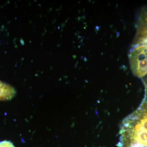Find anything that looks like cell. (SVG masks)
I'll use <instances>...</instances> for the list:
<instances>
[{
  "instance_id": "cell-3",
  "label": "cell",
  "mask_w": 147,
  "mask_h": 147,
  "mask_svg": "<svg viewBox=\"0 0 147 147\" xmlns=\"http://www.w3.org/2000/svg\"><path fill=\"white\" fill-rule=\"evenodd\" d=\"M15 94L16 91L13 87L0 81V100H10Z\"/></svg>"
},
{
  "instance_id": "cell-2",
  "label": "cell",
  "mask_w": 147,
  "mask_h": 147,
  "mask_svg": "<svg viewBox=\"0 0 147 147\" xmlns=\"http://www.w3.org/2000/svg\"><path fill=\"white\" fill-rule=\"evenodd\" d=\"M130 67L134 75L143 78L147 74V44L133 45L129 54Z\"/></svg>"
},
{
  "instance_id": "cell-4",
  "label": "cell",
  "mask_w": 147,
  "mask_h": 147,
  "mask_svg": "<svg viewBox=\"0 0 147 147\" xmlns=\"http://www.w3.org/2000/svg\"><path fill=\"white\" fill-rule=\"evenodd\" d=\"M137 28L142 31L147 32V8L142 10L138 21Z\"/></svg>"
},
{
  "instance_id": "cell-5",
  "label": "cell",
  "mask_w": 147,
  "mask_h": 147,
  "mask_svg": "<svg viewBox=\"0 0 147 147\" xmlns=\"http://www.w3.org/2000/svg\"><path fill=\"white\" fill-rule=\"evenodd\" d=\"M0 147H15L13 144L9 141H4L0 142Z\"/></svg>"
},
{
  "instance_id": "cell-1",
  "label": "cell",
  "mask_w": 147,
  "mask_h": 147,
  "mask_svg": "<svg viewBox=\"0 0 147 147\" xmlns=\"http://www.w3.org/2000/svg\"><path fill=\"white\" fill-rule=\"evenodd\" d=\"M118 147H147V120L133 121L121 127Z\"/></svg>"
}]
</instances>
